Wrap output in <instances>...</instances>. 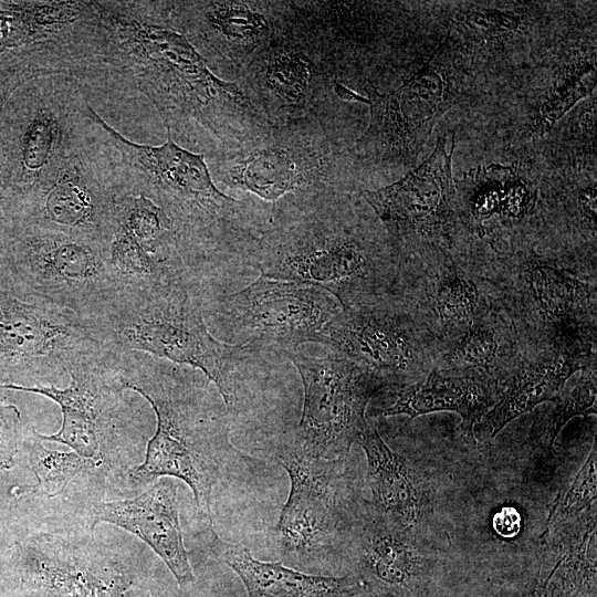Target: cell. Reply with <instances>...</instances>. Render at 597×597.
I'll return each instance as SVG.
<instances>
[{"label":"cell","mask_w":597,"mask_h":597,"mask_svg":"<svg viewBox=\"0 0 597 597\" xmlns=\"http://www.w3.org/2000/svg\"><path fill=\"white\" fill-rule=\"evenodd\" d=\"M439 137L432 154L395 184L362 196L395 237L442 223L452 212L454 186L451 175L453 147Z\"/></svg>","instance_id":"obj_18"},{"label":"cell","mask_w":597,"mask_h":597,"mask_svg":"<svg viewBox=\"0 0 597 597\" xmlns=\"http://www.w3.org/2000/svg\"><path fill=\"white\" fill-rule=\"evenodd\" d=\"M492 526L501 537L514 538L521 532V514L513 506H503L493 515Z\"/></svg>","instance_id":"obj_38"},{"label":"cell","mask_w":597,"mask_h":597,"mask_svg":"<svg viewBox=\"0 0 597 597\" xmlns=\"http://www.w3.org/2000/svg\"><path fill=\"white\" fill-rule=\"evenodd\" d=\"M335 148L327 115L272 125L241 146L211 155L208 165L216 182L250 191L274 205L284 198L336 192Z\"/></svg>","instance_id":"obj_8"},{"label":"cell","mask_w":597,"mask_h":597,"mask_svg":"<svg viewBox=\"0 0 597 597\" xmlns=\"http://www.w3.org/2000/svg\"><path fill=\"white\" fill-rule=\"evenodd\" d=\"M313 343L323 344L383 377L407 369L415 353L407 320L376 305L343 308Z\"/></svg>","instance_id":"obj_20"},{"label":"cell","mask_w":597,"mask_h":597,"mask_svg":"<svg viewBox=\"0 0 597 597\" xmlns=\"http://www.w3.org/2000/svg\"><path fill=\"white\" fill-rule=\"evenodd\" d=\"M290 491L275 532L285 554L306 556L325 547L336 527L337 476L342 461H327L292 449L280 457Z\"/></svg>","instance_id":"obj_17"},{"label":"cell","mask_w":597,"mask_h":597,"mask_svg":"<svg viewBox=\"0 0 597 597\" xmlns=\"http://www.w3.org/2000/svg\"><path fill=\"white\" fill-rule=\"evenodd\" d=\"M468 21L481 30L483 33L496 34L512 30L516 25V19L498 11L473 12L468 17Z\"/></svg>","instance_id":"obj_37"},{"label":"cell","mask_w":597,"mask_h":597,"mask_svg":"<svg viewBox=\"0 0 597 597\" xmlns=\"http://www.w3.org/2000/svg\"><path fill=\"white\" fill-rule=\"evenodd\" d=\"M22 446L27 449L31 470L36 479L33 491L48 498L61 494L69 483L83 470L97 464L76 452L48 449L34 427L24 430Z\"/></svg>","instance_id":"obj_29"},{"label":"cell","mask_w":597,"mask_h":597,"mask_svg":"<svg viewBox=\"0 0 597 597\" xmlns=\"http://www.w3.org/2000/svg\"><path fill=\"white\" fill-rule=\"evenodd\" d=\"M596 499V448L590 452L585 465L576 475L575 480L561 495L549 516L547 524L563 521L585 510Z\"/></svg>","instance_id":"obj_33"},{"label":"cell","mask_w":597,"mask_h":597,"mask_svg":"<svg viewBox=\"0 0 597 597\" xmlns=\"http://www.w3.org/2000/svg\"><path fill=\"white\" fill-rule=\"evenodd\" d=\"M82 85L44 75L17 86L0 108V218L31 201L88 140Z\"/></svg>","instance_id":"obj_5"},{"label":"cell","mask_w":597,"mask_h":597,"mask_svg":"<svg viewBox=\"0 0 597 597\" xmlns=\"http://www.w3.org/2000/svg\"><path fill=\"white\" fill-rule=\"evenodd\" d=\"M580 209L584 216L595 224L596 217V189L590 187L587 190H584L579 198Z\"/></svg>","instance_id":"obj_40"},{"label":"cell","mask_w":597,"mask_h":597,"mask_svg":"<svg viewBox=\"0 0 597 597\" xmlns=\"http://www.w3.org/2000/svg\"><path fill=\"white\" fill-rule=\"evenodd\" d=\"M262 276L318 285L343 308L375 272L373 250L342 216L337 192L284 198L247 254Z\"/></svg>","instance_id":"obj_6"},{"label":"cell","mask_w":597,"mask_h":597,"mask_svg":"<svg viewBox=\"0 0 597 597\" xmlns=\"http://www.w3.org/2000/svg\"><path fill=\"white\" fill-rule=\"evenodd\" d=\"M341 38L312 1H286L280 29L233 82L271 125L327 115L329 94L342 83Z\"/></svg>","instance_id":"obj_7"},{"label":"cell","mask_w":597,"mask_h":597,"mask_svg":"<svg viewBox=\"0 0 597 597\" xmlns=\"http://www.w3.org/2000/svg\"><path fill=\"white\" fill-rule=\"evenodd\" d=\"M476 285L467 279L455 276L437 292L434 307L442 321L469 320L478 305Z\"/></svg>","instance_id":"obj_34"},{"label":"cell","mask_w":597,"mask_h":597,"mask_svg":"<svg viewBox=\"0 0 597 597\" xmlns=\"http://www.w3.org/2000/svg\"><path fill=\"white\" fill-rule=\"evenodd\" d=\"M468 178L474 181L472 213L476 220L489 218L499 210H502L506 218L520 217L528 200L530 190L512 168H476L468 174Z\"/></svg>","instance_id":"obj_28"},{"label":"cell","mask_w":597,"mask_h":597,"mask_svg":"<svg viewBox=\"0 0 597 597\" xmlns=\"http://www.w3.org/2000/svg\"><path fill=\"white\" fill-rule=\"evenodd\" d=\"M557 399V404L540 420L538 429L534 432L541 444L548 450L568 420L576 416L596 413L595 374L582 377L563 399Z\"/></svg>","instance_id":"obj_31"},{"label":"cell","mask_w":597,"mask_h":597,"mask_svg":"<svg viewBox=\"0 0 597 597\" xmlns=\"http://www.w3.org/2000/svg\"><path fill=\"white\" fill-rule=\"evenodd\" d=\"M530 281L538 305L549 317L570 312L583 287L576 279L549 265L533 268Z\"/></svg>","instance_id":"obj_32"},{"label":"cell","mask_w":597,"mask_h":597,"mask_svg":"<svg viewBox=\"0 0 597 597\" xmlns=\"http://www.w3.org/2000/svg\"><path fill=\"white\" fill-rule=\"evenodd\" d=\"M8 391L0 388V470H9L15 464L25 430L20 410L8 401Z\"/></svg>","instance_id":"obj_35"},{"label":"cell","mask_w":597,"mask_h":597,"mask_svg":"<svg viewBox=\"0 0 597 597\" xmlns=\"http://www.w3.org/2000/svg\"><path fill=\"white\" fill-rule=\"evenodd\" d=\"M496 348L493 334L483 327H475L461 338L454 349L447 355V360L485 366L493 362Z\"/></svg>","instance_id":"obj_36"},{"label":"cell","mask_w":597,"mask_h":597,"mask_svg":"<svg viewBox=\"0 0 597 597\" xmlns=\"http://www.w3.org/2000/svg\"><path fill=\"white\" fill-rule=\"evenodd\" d=\"M92 542L38 535L18 547L23 576L49 580L65 597H114L123 576Z\"/></svg>","instance_id":"obj_21"},{"label":"cell","mask_w":597,"mask_h":597,"mask_svg":"<svg viewBox=\"0 0 597 597\" xmlns=\"http://www.w3.org/2000/svg\"><path fill=\"white\" fill-rule=\"evenodd\" d=\"M365 569L378 582L405 587L421 572L422 546L417 535L377 515L358 534L355 543Z\"/></svg>","instance_id":"obj_25"},{"label":"cell","mask_w":597,"mask_h":597,"mask_svg":"<svg viewBox=\"0 0 597 597\" xmlns=\"http://www.w3.org/2000/svg\"><path fill=\"white\" fill-rule=\"evenodd\" d=\"M578 366L567 359L532 366L521 371L495 406L478 422L480 441L494 438L510 421L544 401L556 400L567 378Z\"/></svg>","instance_id":"obj_26"},{"label":"cell","mask_w":597,"mask_h":597,"mask_svg":"<svg viewBox=\"0 0 597 597\" xmlns=\"http://www.w3.org/2000/svg\"><path fill=\"white\" fill-rule=\"evenodd\" d=\"M202 307L231 345L284 355L313 342L343 310L318 285L262 275L240 291L202 298Z\"/></svg>","instance_id":"obj_11"},{"label":"cell","mask_w":597,"mask_h":597,"mask_svg":"<svg viewBox=\"0 0 597 597\" xmlns=\"http://www.w3.org/2000/svg\"><path fill=\"white\" fill-rule=\"evenodd\" d=\"M92 520V527L105 522L142 540L163 559L181 587L193 583L172 478L155 480L134 498L97 503Z\"/></svg>","instance_id":"obj_19"},{"label":"cell","mask_w":597,"mask_h":597,"mask_svg":"<svg viewBox=\"0 0 597 597\" xmlns=\"http://www.w3.org/2000/svg\"><path fill=\"white\" fill-rule=\"evenodd\" d=\"M300 348L285 354L297 368L304 390L294 449L345 462L367 426L366 407L385 385L384 377L335 352L314 356Z\"/></svg>","instance_id":"obj_13"},{"label":"cell","mask_w":597,"mask_h":597,"mask_svg":"<svg viewBox=\"0 0 597 597\" xmlns=\"http://www.w3.org/2000/svg\"><path fill=\"white\" fill-rule=\"evenodd\" d=\"M96 77L134 84L171 136L212 155L271 128L235 82L210 70L171 22L165 1H96Z\"/></svg>","instance_id":"obj_1"},{"label":"cell","mask_w":597,"mask_h":597,"mask_svg":"<svg viewBox=\"0 0 597 597\" xmlns=\"http://www.w3.org/2000/svg\"><path fill=\"white\" fill-rule=\"evenodd\" d=\"M100 350L86 318L0 284V385H53L71 365Z\"/></svg>","instance_id":"obj_12"},{"label":"cell","mask_w":597,"mask_h":597,"mask_svg":"<svg viewBox=\"0 0 597 597\" xmlns=\"http://www.w3.org/2000/svg\"><path fill=\"white\" fill-rule=\"evenodd\" d=\"M495 404L493 390L486 380L475 376H444L432 370L426 381L401 390L394 405L381 416L407 415L413 419L436 411H453L462 419V434L474 439V426Z\"/></svg>","instance_id":"obj_24"},{"label":"cell","mask_w":597,"mask_h":597,"mask_svg":"<svg viewBox=\"0 0 597 597\" xmlns=\"http://www.w3.org/2000/svg\"><path fill=\"white\" fill-rule=\"evenodd\" d=\"M115 223L154 258L184 265L172 224L150 199L142 195L119 193L115 200Z\"/></svg>","instance_id":"obj_27"},{"label":"cell","mask_w":597,"mask_h":597,"mask_svg":"<svg viewBox=\"0 0 597 597\" xmlns=\"http://www.w3.org/2000/svg\"><path fill=\"white\" fill-rule=\"evenodd\" d=\"M8 224L10 274L20 294L87 318L101 312L124 286L112 265L109 243L32 226Z\"/></svg>","instance_id":"obj_9"},{"label":"cell","mask_w":597,"mask_h":597,"mask_svg":"<svg viewBox=\"0 0 597 597\" xmlns=\"http://www.w3.org/2000/svg\"><path fill=\"white\" fill-rule=\"evenodd\" d=\"M91 123L88 140L48 186L6 222L109 243L119 190L92 119Z\"/></svg>","instance_id":"obj_14"},{"label":"cell","mask_w":597,"mask_h":597,"mask_svg":"<svg viewBox=\"0 0 597 597\" xmlns=\"http://www.w3.org/2000/svg\"><path fill=\"white\" fill-rule=\"evenodd\" d=\"M452 57L443 43L396 90L381 94L366 85L369 124L352 157L381 167L415 164L437 122L460 100L462 81Z\"/></svg>","instance_id":"obj_10"},{"label":"cell","mask_w":597,"mask_h":597,"mask_svg":"<svg viewBox=\"0 0 597 597\" xmlns=\"http://www.w3.org/2000/svg\"><path fill=\"white\" fill-rule=\"evenodd\" d=\"M596 86L595 63L582 61L556 77L544 95L528 125L530 136H541L586 97Z\"/></svg>","instance_id":"obj_30"},{"label":"cell","mask_w":597,"mask_h":597,"mask_svg":"<svg viewBox=\"0 0 597 597\" xmlns=\"http://www.w3.org/2000/svg\"><path fill=\"white\" fill-rule=\"evenodd\" d=\"M358 443L366 454L367 480L376 512L418 535L432 513L426 481L405 458L386 444L374 426L367 423Z\"/></svg>","instance_id":"obj_22"},{"label":"cell","mask_w":597,"mask_h":597,"mask_svg":"<svg viewBox=\"0 0 597 597\" xmlns=\"http://www.w3.org/2000/svg\"><path fill=\"white\" fill-rule=\"evenodd\" d=\"M213 547L240 577L248 597H355L367 587L357 577L311 575L281 562L256 559L248 546L226 543L216 534Z\"/></svg>","instance_id":"obj_23"},{"label":"cell","mask_w":597,"mask_h":597,"mask_svg":"<svg viewBox=\"0 0 597 597\" xmlns=\"http://www.w3.org/2000/svg\"><path fill=\"white\" fill-rule=\"evenodd\" d=\"M86 320L106 352H139L200 369L227 408L234 405L235 370L247 353L254 352L211 335L199 286L188 275L154 286L125 285Z\"/></svg>","instance_id":"obj_4"},{"label":"cell","mask_w":597,"mask_h":597,"mask_svg":"<svg viewBox=\"0 0 597 597\" xmlns=\"http://www.w3.org/2000/svg\"><path fill=\"white\" fill-rule=\"evenodd\" d=\"M165 6L210 70L233 82L280 29L286 1H165Z\"/></svg>","instance_id":"obj_16"},{"label":"cell","mask_w":597,"mask_h":597,"mask_svg":"<svg viewBox=\"0 0 597 597\" xmlns=\"http://www.w3.org/2000/svg\"><path fill=\"white\" fill-rule=\"evenodd\" d=\"M10 227L0 218V284L12 283L10 274Z\"/></svg>","instance_id":"obj_39"},{"label":"cell","mask_w":597,"mask_h":597,"mask_svg":"<svg viewBox=\"0 0 597 597\" xmlns=\"http://www.w3.org/2000/svg\"><path fill=\"white\" fill-rule=\"evenodd\" d=\"M66 374L70 384L63 389L54 385L12 384L0 388L39 394L55 401L62 411V426L56 433H40L41 439L65 444L100 465L119 436L123 380L113 354L103 348L71 365Z\"/></svg>","instance_id":"obj_15"},{"label":"cell","mask_w":597,"mask_h":597,"mask_svg":"<svg viewBox=\"0 0 597 597\" xmlns=\"http://www.w3.org/2000/svg\"><path fill=\"white\" fill-rule=\"evenodd\" d=\"M87 113L108 158L119 193L142 195L169 218L189 276L210 285L247 254L264 229L251 205L222 192L206 155L179 146L169 130L158 146L127 139L90 104Z\"/></svg>","instance_id":"obj_2"},{"label":"cell","mask_w":597,"mask_h":597,"mask_svg":"<svg viewBox=\"0 0 597 597\" xmlns=\"http://www.w3.org/2000/svg\"><path fill=\"white\" fill-rule=\"evenodd\" d=\"M113 356L125 389L142 395L157 419L145 459L128 471L129 481L139 488L165 476L184 481L211 525L213 491L238 457L226 416L196 373L145 353Z\"/></svg>","instance_id":"obj_3"}]
</instances>
